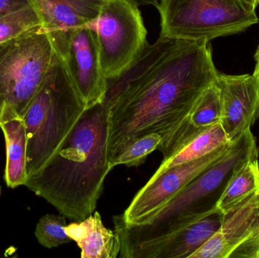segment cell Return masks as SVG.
Listing matches in <instances>:
<instances>
[{"label": "cell", "instance_id": "cell-9", "mask_svg": "<svg viewBox=\"0 0 259 258\" xmlns=\"http://www.w3.org/2000/svg\"><path fill=\"white\" fill-rule=\"evenodd\" d=\"M57 55L87 109L103 103L108 80L102 69L94 30L88 27L77 29L63 51Z\"/></svg>", "mask_w": 259, "mask_h": 258}, {"label": "cell", "instance_id": "cell-7", "mask_svg": "<svg viewBox=\"0 0 259 258\" xmlns=\"http://www.w3.org/2000/svg\"><path fill=\"white\" fill-rule=\"evenodd\" d=\"M89 27L96 33L100 63L107 80L122 74L147 42L141 12L127 0H107Z\"/></svg>", "mask_w": 259, "mask_h": 258}, {"label": "cell", "instance_id": "cell-24", "mask_svg": "<svg viewBox=\"0 0 259 258\" xmlns=\"http://www.w3.org/2000/svg\"><path fill=\"white\" fill-rule=\"evenodd\" d=\"M254 58H255V62H256V64H255V68L253 74H255L256 76H258L259 77V45L258 48H257L256 51H255V56H254Z\"/></svg>", "mask_w": 259, "mask_h": 258}, {"label": "cell", "instance_id": "cell-4", "mask_svg": "<svg viewBox=\"0 0 259 258\" xmlns=\"http://www.w3.org/2000/svg\"><path fill=\"white\" fill-rule=\"evenodd\" d=\"M86 109L56 53L23 118L27 138L28 177L39 172L56 156Z\"/></svg>", "mask_w": 259, "mask_h": 258}, {"label": "cell", "instance_id": "cell-15", "mask_svg": "<svg viewBox=\"0 0 259 258\" xmlns=\"http://www.w3.org/2000/svg\"><path fill=\"white\" fill-rule=\"evenodd\" d=\"M0 129L4 135L6 163L4 179L8 187L15 189L24 186L27 172V138L23 118L15 117L3 120Z\"/></svg>", "mask_w": 259, "mask_h": 258}, {"label": "cell", "instance_id": "cell-6", "mask_svg": "<svg viewBox=\"0 0 259 258\" xmlns=\"http://www.w3.org/2000/svg\"><path fill=\"white\" fill-rule=\"evenodd\" d=\"M256 8L240 0H160L159 37L211 41L258 24Z\"/></svg>", "mask_w": 259, "mask_h": 258}, {"label": "cell", "instance_id": "cell-26", "mask_svg": "<svg viewBox=\"0 0 259 258\" xmlns=\"http://www.w3.org/2000/svg\"><path fill=\"white\" fill-rule=\"evenodd\" d=\"M258 165H259V150H258Z\"/></svg>", "mask_w": 259, "mask_h": 258}, {"label": "cell", "instance_id": "cell-19", "mask_svg": "<svg viewBox=\"0 0 259 258\" xmlns=\"http://www.w3.org/2000/svg\"><path fill=\"white\" fill-rule=\"evenodd\" d=\"M161 142V137L158 133L145 135L133 141L119 154L110 161L113 169L118 165H125L128 168L140 166L144 163L146 158L152 151L158 150Z\"/></svg>", "mask_w": 259, "mask_h": 258}, {"label": "cell", "instance_id": "cell-1", "mask_svg": "<svg viewBox=\"0 0 259 258\" xmlns=\"http://www.w3.org/2000/svg\"><path fill=\"white\" fill-rule=\"evenodd\" d=\"M210 42L158 38L108 80L109 162L133 141L158 133L164 151L207 88L217 80Z\"/></svg>", "mask_w": 259, "mask_h": 258}, {"label": "cell", "instance_id": "cell-11", "mask_svg": "<svg viewBox=\"0 0 259 258\" xmlns=\"http://www.w3.org/2000/svg\"><path fill=\"white\" fill-rule=\"evenodd\" d=\"M216 83L222 96L221 124L233 142L251 130L259 118V77L219 73Z\"/></svg>", "mask_w": 259, "mask_h": 258}, {"label": "cell", "instance_id": "cell-5", "mask_svg": "<svg viewBox=\"0 0 259 258\" xmlns=\"http://www.w3.org/2000/svg\"><path fill=\"white\" fill-rule=\"evenodd\" d=\"M55 55L41 26L0 44V121L24 118Z\"/></svg>", "mask_w": 259, "mask_h": 258}, {"label": "cell", "instance_id": "cell-22", "mask_svg": "<svg viewBox=\"0 0 259 258\" xmlns=\"http://www.w3.org/2000/svg\"><path fill=\"white\" fill-rule=\"evenodd\" d=\"M245 257L259 258V234L249 244Z\"/></svg>", "mask_w": 259, "mask_h": 258}, {"label": "cell", "instance_id": "cell-25", "mask_svg": "<svg viewBox=\"0 0 259 258\" xmlns=\"http://www.w3.org/2000/svg\"><path fill=\"white\" fill-rule=\"evenodd\" d=\"M240 1L244 2V3H248V4L252 5L255 6V8L259 5V0H240Z\"/></svg>", "mask_w": 259, "mask_h": 258}, {"label": "cell", "instance_id": "cell-20", "mask_svg": "<svg viewBox=\"0 0 259 258\" xmlns=\"http://www.w3.org/2000/svg\"><path fill=\"white\" fill-rule=\"evenodd\" d=\"M66 227L65 216L48 214L41 217L38 221L35 228V236L44 248H57L72 241L65 232Z\"/></svg>", "mask_w": 259, "mask_h": 258}, {"label": "cell", "instance_id": "cell-12", "mask_svg": "<svg viewBox=\"0 0 259 258\" xmlns=\"http://www.w3.org/2000/svg\"><path fill=\"white\" fill-rule=\"evenodd\" d=\"M56 54L77 29L92 25L107 0H28Z\"/></svg>", "mask_w": 259, "mask_h": 258}, {"label": "cell", "instance_id": "cell-2", "mask_svg": "<svg viewBox=\"0 0 259 258\" xmlns=\"http://www.w3.org/2000/svg\"><path fill=\"white\" fill-rule=\"evenodd\" d=\"M109 126L104 102L86 109L60 150L24 186L74 222L92 215L112 169Z\"/></svg>", "mask_w": 259, "mask_h": 258}, {"label": "cell", "instance_id": "cell-23", "mask_svg": "<svg viewBox=\"0 0 259 258\" xmlns=\"http://www.w3.org/2000/svg\"><path fill=\"white\" fill-rule=\"evenodd\" d=\"M127 1L138 7L141 6H153L157 9L159 5L160 0H127Z\"/></svg>", "mask_w": 259, "mask_h": 258}, {"label": "cell", "instance_id": "cell-27", "mask_svg": "<svg viewBox=\"0 0 259 258\" xmlns=\"http://www.w3.org/2000/svg\"><path fill=\"white\" fill-rule=\"evenodd\" d=\"M0 195H1V189H0Z\"/></svg>", "mask_w": 259, "mask_h": 258}, {"label": "cell", "instance_id": "cell-13", "mask_svg": "<svg viewBox=\"0 0 259 258\" xmlns=\"http://www.w3.org/2000/svg\"><path fill=\"white\" fill-rule=\"evenodd\" d=\"M223 217L215 206L181 231L133 248L125 258H189L217 233Z\"/></svg>", "mask_w": 259, "mask_h": 258}, {"label": "cell", "instance_id": "cell-10", "mask_svg": "<svg viewBox=\"0 0 259 258\" xmlns=\"http://www.w3.org/2000/svg\"><path fill=\"white\" fill-rule=\"evenodd\" d=\"M259 233V190L224 214L217 233L189 258L240 257Z\"/></svg>", "mask_w": 259, "mask_h": 258}, {"label": "cell", "instance_id": "cell-8", "mask_svg": "<svg viewBox=\"0 0 259 258\" xmlns=\"http://www.w3.org/2000/svg\"><path fill=\"white\" fill-rule=\"evenodd\" d=\"M231 144L232 142L200 159L174 167L153 180L149 179L122 214L124 221L131 225L147 222L190 182L219 161Z\"/></svg>", "mask_w": 259, "mask_h": 258}, {"label": "cell", "instance_id": "cell-16", "mask_svg": "<svg viewBox=\"0 0 259 258\" xmlns=\"http://www.w3.org/2000/svg\"><path fill=\"white\" fill-rule=\"evenodd\" d=\"M258 147L236 165L216 202V208L226 213L253 192L259 190Z\"/></svg>", "mask_w": 259, "mask_h": 258}, {"label": "cell", "instance_id": "cell-14", "mask_svg": "<svg viewBox=\"0 0 259 258\" xmlns=\"http://www.w3.org/2000/svg\"><path fill=\"white\" fill-rule=\"evenodd\" d=\"M65 232L80 248L81 258H117L119 255V237L115 230L103 225L99 212L80 222L67 225Z\"/></svg>", "mask_w": 259, "mask_h": 258}, {"label": "cell", "instance_id": "cell-3", "mask_svg": "<svg viewBox=\"0 0 259 258\" xmlns=\"http://www.w3.org/2000/svg\"><path fill=\"white\" fill-rule=\"evenodd\" d=\"M257 147L251 130L233 141L226 153L208 169L190 182L178 195L166 203L147 222L131 225L122 215L113 217L115 231L121 243L118 257L136 247L161 240L181 231L215 207L231 172Z\"/></svg>", "mask_w": 259, "mask_h": 258}, {"label": "cell", "instance_id": "cell-18", "mask_svg": "<svg viewBox=\"0 0 259 258\" xmlns=\"http://www.w3.org/2000/svg\"><path fill=\"white\" fill-rule=\"evenodd\" d=\"M40 26L39 18L30 5L0 15V44L15 39Z\"/></svg>", "mask_w": 259, "mask_h": 258}, {"label": "cell", "instance_id": "cell-17", "mask_svg": "<svg viewBox=\"0 0 259 258\" xmlns=\"http://www.w3.org/2000/svg\"><path fill=\"white\" fill-rule=\"evenodd\" d=\"M231 142L221 123L208 127L199 133L182 148L165 160L151 177L156 178L167 170L204 157Z\"/></svg>", "mask_w": 259, "mask_h": 258}, {"label": "cell", "instance_id": "cell-21", "mask_svg": "<svg viewBox=\"0 0 259 258\" xmlns=\"http://www.w3.org/2000/svg\"><path fill=\"white\" fill-rule=\"evenodd\" d=\"M29 5L28 0H0V15L19 10Z\"/></svg>", "mask_w": 259, "mask_h": 258}]
</instances>
